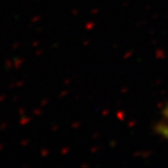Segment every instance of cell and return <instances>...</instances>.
I'll use <instances>...</instances> for the list:
<instances>
[{
    "mask_svg": "<svg viewBox=\"0 0 168 168\" xmlns=\"http://www.w3.org/2000/svg\"><path fill=\"white\" fill-rule=\"evenodd\" d=\"M158 131H159V133L161 134L162 136L168 139V125H160L158 127Z\"/></svg>",
    "mask_w": 168,
    "mask_h": 168,
    "instance_id": "6da1fadb",
    "label": "cell"
},
{
    "mask_svg": "<svg viewBox=\"0 0 168 168\" xmlns=\"http://www.w3.org/2000/svg\"><path fill=\"white\" fill-rule=\"evenodd\" d=\"M164 114H165L166 118H168V106L165 108V110H164Z\"/></svg>",
    "mask_w": 168,
    "mask_h": 168,
    "instance_id": "7a4b0ae2",
    "label": "cell"
}]
</instances>
